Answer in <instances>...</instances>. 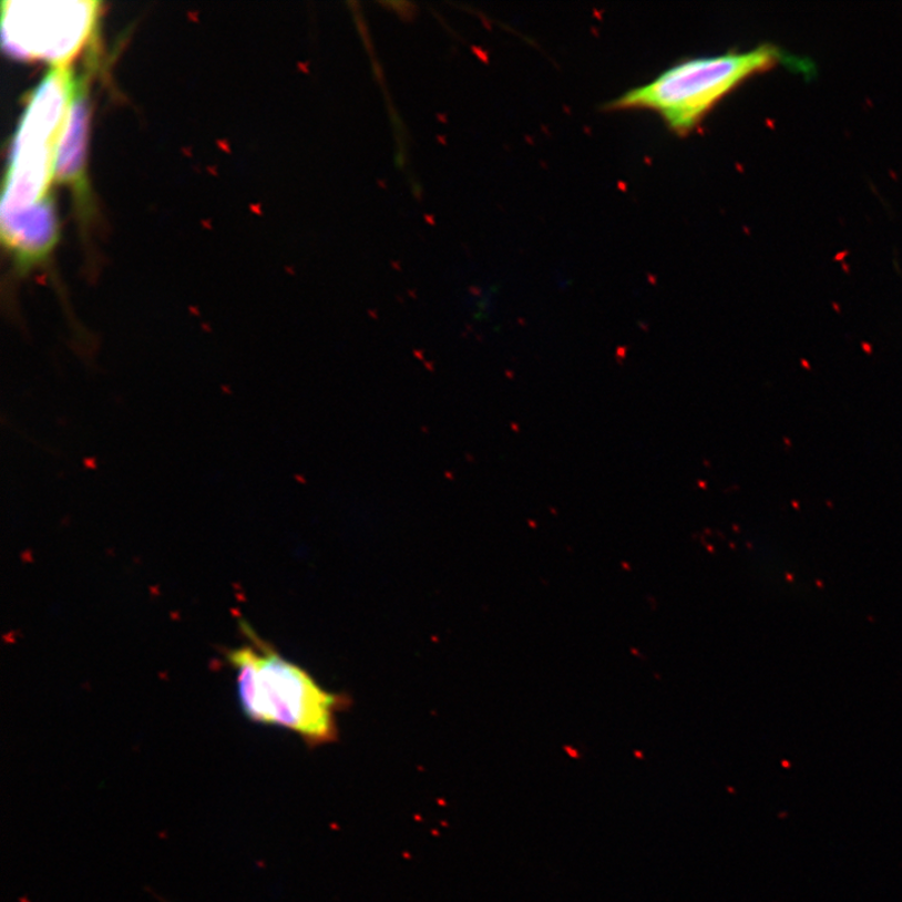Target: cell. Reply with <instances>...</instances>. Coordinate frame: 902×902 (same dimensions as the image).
Returning a JSON list of instances; mask_svg holds the SVG:
<instances>
[{
  "label": "cell",
  "mask_w": 902,
  "mask_h": 902,
  "mask_svg": "<svg viewBox=\"0 0 902 902\" xmlns=\"http://www.w3.org/2000/svg\"><path fill=\"white\" fill-rule=\"evenodd\" d=\"M247 645L229 650L243 713L253 722L280 727L310 746L338 740V716L350 698L324 689L309 672L286 659L246 627Z\"/></svg>",
  "instance_id": "6da1fadb"
},
{
  "label": "cell",
  "mask_w": 902,
  "mask_h": 902,
  "mask_svg": "<svg viewBox=\"0 0 902 902\" xmlns=\"http://www.w3.org/2000/svg\"><path fill=\"white\" fill-rule=\"evenodd\" d=\"M0 234L18 277L50 263L60 236L52 197L18 213L0 214Z\"/></svg>",
  "instance_id": "5b68a950"
},
{
  "label": "cell",
  "mask_w": 902,
  "mask_h": 902,
  "mask_svg": "<svg viewBox=\"0 0 902 902\" xmlns=\"http://www.w3.org/2000/svg\"><path fill=\"white\" fill-rule=\"evenodd\" d=\"M781 61L783 53L772 45L684 60L655 80L622 94L608 109L652 111L659 114L672 131L687 134L729 92Z\"/></svg>",
  "instance_id": "7a4b0ae2"
},
{
  "label": "cell",
  "mask_w": 902,
  "mask_h": 902,
  "mask_svg": "<svg viewBox=\"0 0 902 902\" xmlns=\"http://www.w3.org/2000/svg\"><path fill=\"white\" fill-rule=\"evenodd\" d=\"M74 82L69 65L52 66L33 92L13 139L0 214L18 213L50 196Z\"/></svg>",
  "instance_id": "3957f363"
},
{
  "label": "cell",
  "mask_w": 902,
  "mask_h": 902,
  "mask_svg": "<svg viewBox=\"0 0 902 902\" xmlns=\"http://www.w3.org/2000/svg\"><path fill=\"white\" fill-rule=\"evenodd\" d=\"M89 116L88 81L75 79L69 113H66L59 151H57L55 178L72 187L75 196L82 203H85L89 197V181L85 175Z\"/></svg>",
  "instance_id": "8992f818"
},
{
  "label": "cell",
  "mask_w": 902,
  "mask_h": 902,
  "mask_svg": "<svg viewBox=\"0 0 902 902\" xmlns=\"http://www.w3.org/2000/svg\"><path fill=\"white\" fill-rule=\"evenodd\" d=\"M99 14L100 3L93 0H7L2 3L4 51L18 60L45 61L52 66L69 65L90 41Z\"/></svg>",
  "instance_id": "277c9868"
}]
</instances>
